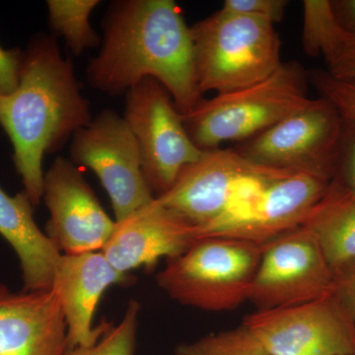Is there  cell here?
<instances>
[{"instance_id": "6da1fadb", "label": "cell", "mask_w": 355, "mask_h": 355, "mask_svg": "<svg viewBox=\"0 0 355 355\" xmlns=\"http://www.w3.org/2000/svg\"><path fill=\"white\" fill-rule=\"evenodd\" d=\"M102 26L101 50L87 67L92 87L120 96L153 78L170 93L182 114L202 101L191 27L176 2L114 1Z\"/></svg>"}, {"instance_id": "7a4b0ae2", "label": "cell", "mask_w": 355, "mask_h": 355, "mask_svg": "<svg viewBox=\"0 0 355 355\" xmlns=\"http://www.w3.org/2000/svg\"><path fill=\"white\" fill-rule=\"evenodd\" d=\"M92 120L70 58L62 57L55 37L35 36L23 51L19 85L0 95V125L34 207L43 200L44 156L60 150Z\"/></svg>"}, {"instance_id": "3957f363", "label": "cell", "mask_w": 355, "mask_h": 355, "mask_svg": "<svg viewBox=\"0 0 355 355\" xmlns=\"http://www.w3.org/2000/svg\"><path fill=\"white\" fill-rule=\"evenodd\" d=\"M308 80L298 62H282L260 83L202 99L182 114L184 127L203 151L220 148L225 142L247 141L307 108L313 100L307 95Z\"/></svg>"}, {"instance_id": "277c9868", "label": "cell", "mask_w": 355, "mask_h": 355, "mask_svg": "<svg viewBox=\"0 0 355 355\" xmlns=\"http://www.w3.org/2000/svg\"><path fill=\"white\" fill-rule=\"evenodd\" d=\"M200 92H232L266 80L282 64L268 21L220 9L191 27Z\"/></svg>"}, {"instance_id": "5b68a950", "label": "cell", "mask_w": 355, "mask_h": 355, "mask_svg": "<svg viewBox=\"0 0 355 355\" xmlns=\"http://www.w3.org/2000/svg\"><path fill=\"white\" fill-rule=\"evenodd\" d=\"M263 247L237 238H202L168 259L156 282L180 304L210 312L234 310L248 301Z\"/></svg>"}, {"instance_id": "8992f818", "label": "cell", "mask_w": 355, "mask_h": 355, "mask_svg": "<svg viewBox=\"0 0 355 355\" xmlns=\"http://www.w3.org/2000/svg\"><path fill=\"white\" fill-rule=\"evenodd\" d=\"M292 172L263 167L236 151L217 148L184 167L163 195L165 209L200 229L209 227L263 184Z\"/></svg>"}, {"instance_id": "52a82bcc", "label": "cell", "mask_w": 355, "mask_h": 355, "mask_svg": "<svg viewBox=\"0 0 355 355\" xmlns=\"http://www.w3.org/2000/svg\"><path fill=\"white\" fill-rule=\"evenodd\" d=\"M343 130L342 116L320 97L235 149L254 164L331 182L338 171Z\"/></svg>"}, {"instance_id": "ba28073f", "label": "cell", "mask_w": 355, "mask_h": 355, "mask_svg": "<svg viewBox=\"0 0 355 355\" xmlns=\"http://www.w3.org/2000/svg\"><path fill=\"white\" fill-rule=\"evenodd\" d=\"M123 118L137 140L142 171L155 198L205 153L191 140L170 93L155 79H144L128 91Z\"/></svg>"}, {"instance_id": "9c48e42d", "label": "cell", "mask_w": 355, "mask_h": 355, "mask_svg": "<svg viewBox=\"0 0 355 355\" xmlns=\"http://www.w3.org/2000/svg\"><path fill=\"white\" fill-rule=\"evenodd\" d=\"M70 154L74 164L95 173L108 193L114 220H121L155 198L142 171L135 135L116 112L105 110L77 130Z\"/></svg>"}, {"instance_id": "30bf717a", "label": "cell", "mask_w": 355, "mask_h": 355, "mask_svg": "<svg viewBox=\"0 0 355 355\" xmlns=\"http://www.w3.org/2000/svg\"><path fill=\"white\" fill-rule=\"evenodd\" d=\"M242 324L268 355H355V324L334 293L303 304L257 310Z\"/></svg>"}, {"instance_id": "8fae6325", "label": "cell", "mask_w": 355, "mask_h": 355, "mask_svg": "<svg viewBox=\"0 0 355 355\" xmlns=\"http://www.w3.org/2000/svg\"><path fill=\"white\" fill-rule=\"evenodd\" d=\"M334 292V272L302 226L265 243L248 293L258 310L303 304Z\"/></svg>"}, {"instance_id": "7c38bea8", "label": "cell", "mask_w": 355, "mask_h": 355, "mask_svg": "<svg viewBox=\"0 0 355 355\" xmlns=\"http://www.w3.org/2000/svg\"><path fill=\"white\" fill-rule=\"evenodd\" d=\"M331 182L302 173L273 180L202 230L205 237H230L265 244L300 227Z\"/></svg>"}, {"instance_id": "4fadbf2b", "label": "cell", "mask_w": 355, "mask_h": 355, "mask_svg": "<svg viewBox=\"0 0 355 355\" xmlns=\"http://www.w3.org/2000/svg\"><path fill=\"white\" fill-rule=\"evenodd\" d=\"M43 200L50 211L44 233L60 253L102 251L116 220L71 160L58 156L53 161L44 176Z\"/></svg>"}, {"instance_id": "5bb4252c", "label": "cell", "mask_w": 355, "mask_h": 355, "mask_svg": "<svg viewBox=\"0 0 355 355\" xmlns=\"http://www.w3.org/2000/svg\"><path fill=\"white\" fill-rule=\"evenodd\" d=\"M200 239V229L165 209L154 198L120 221L102 249L116 270L155 266L161 259H171L186 252Z\"/></svg>"}, {"instance_id": "9a60e30c", "label": "cell", "mask_w": 355, "mask_h": 355, "mask_svg": "<svg viewBox=\"0 0 355 355\" xmlns=\"http://www.w3.org/2000/svg\"><path fill=\"white\" fill-rule=\"evenodd\" d=\"M135 282L130 273L116 270L102 252L62 254L53 286L60 298L67 328V349L87 347L99 340L110 323L93 327L103 294L113 286Z\"/></svg>"}, {"instance_id": "2e32d148", "label": "cell", "mask_w": 355, "mask_h": 355, "mask_svg": "<svg viewBox=\"0 0 355 355\" xmlns=\"http://www.w3.org/2000/svg\"><path fill=\"white\" fill-rule=\"evenodd\" d=\"M67 328L55 289L12 292L0 282V355H64Z\"/></svg>"}, {"instance_id": "e0dca14e", "label": "cell", "mask_w": 355, "mask_h": 355, "mask_svg": "<svg viewBox=\"0 0 355 355\" xmlns=\"http://www.w3.org/2000/svg\"><path fill=\"white\" fill-rule=\"evenodd\" d=\"M0 235L19 259L22 291L51 289L62 253L37 225L34 205L25 191L9 196L0 188Z\"/></svg>"}, {"instance_id": "ac0fdd59", "label": "cell", "mask_w": 355, "mask_h": 355, "mask_svg": "<svg viewBox=\"0 0 355 355\" xmlns=\"http://www.w3.org/2000/svg\"><path fill=\"white\" fill-rule=\"evenodd\" d=\"M335 272L355 261V191L334 179L302 223Z\"/></svg>"}, {"instance_id": "d6986e66", "label": "cell", "mask_w": 355, "mask_h": 355, "mask_svg": "<svg viewBox=\"0 0 355 355\" xmlns=\"http://www.w3.org/2000/svg\"><path fill=\"white\" fill-rule=\"evenodd\" d=\"M302 44L306 55H323L334 78L355 79V34L343 31L331 12L330 0L303 2Z\"/></svg>"}, {"instance_id": "ffe728a7", "label": "cell", "mask_w": 355, "mask_h": 355, "mask_svg": "<svg viewBox=\"0 0 355 355\" xmlns=\"http://www.w3.org/2000/svg\"><path fill=\"white\" fill-rule=\"evenodd\" d=\"M99 0H49V22L51 30L64 39L69 50L80 55L100 43V37L89 22Z\"/></svg>"}, {"instance_id": "44dd1931", "label": "cell", "mask_w": 355, "mask_h": 355, "mask_svg": "<svg viewBox=\"0 0 355 355\" xmlns=\"http://www.w3.org/2000/svg\"><path fill=\"white\" fill-rule=\"evenodd\" d=\"M175 355H268L260 343L243 324L231 330L180 343Z\"/></svg>"}, {"instance_id": "7402d4cb", "label": "cell", "mask_w": 355, "mask_h": 355, "mask_svg": "<svg viewBox=\"0 0 355 355\" xmlns=\"http://www.w3.org/2000/svg\"><path fill=\"white\" fill-rule=\"evenodd\" d=\"M139 312V303L130 300L120 323L109 324L93 345L67 349L64 355H135Z\"/></svg>"}, {"instance_id": "603a6c76", "label": "cell", "mask_w": 355, "mask_h": 355, "mask_svg": "<svg viewBox=\"0 0 355 355\" xmlns=\"http://www.w3.org/2000/svg\"><path fill=\"white\" fill-rule=\"evenodd\" d=\"M308 79L320 97L328 100L343 121L355 125V79L334 78L326 70H313Z\"/></svg>"}, {"instance_id": "cb8c5ba5", "label": "cell", "mask_w": 355, "mask_h": 355, "mask_svg": "<svg viewBox=\"0 0 355 355\" xmlns=\"http://www.w3.org/2000/svg\"><path fill=\"white\" fill-rule=\"evenodd\" d=\"M287 6L286 0H226L221 9L275 24L284 17Z\"/></svg>"}, {"instance_id": "d4e9b609", "label": "cell", "mask_w": 355, "mask_h": 355, "mask_svg": "<svg viewBox=\"0 0 355 355\" xmlns=\"http://www.w3.org/2000/svg\"><path fill=\"white\" fill-rule=\"evenodd\" d=\"M335 179L355 191V125L347 121Z\"/></svg>"}, {"instance_id": "484cf974", "label": "cell", "mask_w": 355, "mask_h": 355, "mask_svg": "<svg viewBox=\"0 0 355 355\" xmlns=\"http://www.w3.org/2000/svg\"><path fill=\"white\" fill-rule=\"evenodd\" d=\"M22 58V51L0 46V95L10 94L19 85Z\"/></svg>"}, {"instance_id": "4316f807", "label": "cell", "mask_w": 355, "mask_h": 355, "mask_svg": "<svg viewBox=\"0 0 355 355\" xmlns=\"http://www.w3.org/2000/svg\"><path fill=\"white\" fill-rule=\"evenodd\" d=\"M333 293L355 324V261L334 272Z\"/></svg>"}, {"instance_id": "83f0119b", "label": "cell", "mask_w": 355, "mask_h": 355, "mask_svg": "<svg viewBox=\"0 0 355 355\" xmlns=\"http://www.w3.org/2000/svg\"><path fill=\"white\" fill-rule=\"evenodd\" d=\"M331 12L343 31L355 34V0H330Z\"/></svg>"}]
</instances>
